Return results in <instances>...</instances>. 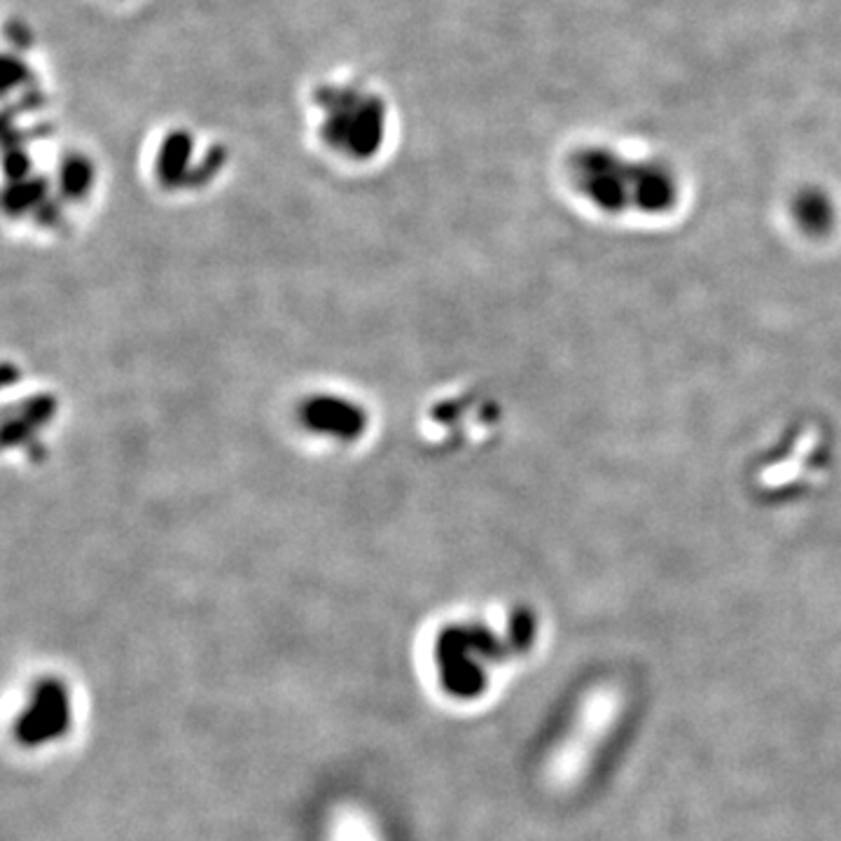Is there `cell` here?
Segmentation results:
<instances>
[{"label": "cell", "mask_w": 841, "mask_h": 841, "mask_svg": "<svg viewBox=\"0 0 841 841\" xmlns=\"http://www.w3.org/2000/svg\"><path fill=\"white\" fill-rule=\"evenodd\" d=\"M334 402L337 398L328 396H318L307 400L300 412V428L311 438H321L326 442H337V444H353L358 442L362 428H366L368 414L353 402L347 400L342 407V412L337 417L334 412Z\"/></svg>", "instance_id": "4"}, {"label": "cell", "mask_w": 841, "mask_h": 841, "mask_svg": "<svg viewBox=\"0 0 841 841\" xmlns=\"http://www.w3.org/2000/svg\"><path fill=\"white\" fill-rule=\"evenodd\" d=\"M622 711V694L615 690H597L587 697L584 707L580 711V720L575 727V737L568 743L563 753V774L568 777H582L589 758H592L594 748L603 741V737L610 732L612 722ZM559 771V774H561Z\"/></svg>", "instance_id": "2"}, {"label": "cell", "mask_w": 841, "mask_h": 841, "mask_svg": "<svg viewBox=\"0 0 841 841\" xmlns=\"http://www.w3.org/2000/svg\"><path fill=\"white\" fill-rule=\"evenodd\" d=\"M71 724V699L59 680H42L31 703L17 722V739L24 745H40L66 734Z\"/></svg>", "instance_id": "3"}, {"label": "cell", "mask_w": 841, "mask_h": 841, "mask_svg": "<svg viewBox=\"0 0 841 841\" xmlns=\"http://www.w3.org/2000/svg\"><path fill=\"white\" fill-rule=\"evenodd\" d=\"M503 652L495 635L477 627H451L438 641L442 683L453 697H477L484 685L482 662Z\"/></svg>", "instance_id": "1"}]
</instances>
